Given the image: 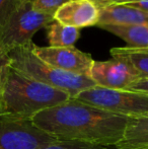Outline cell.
<instances>
[{
	"label": "cell",
	"instance_id": "obj_1",
	"mask_svg": "<svg viewBox=\"0 0 148 149\" xmlns=\"http://www.w3.org/2000/svg\"><path fill=\"white\" fill-rule=\"evenodd\" d=\"M128 120L75 98L32 118L39 129L59 141H79L106 147H115L121 141Z\"/></svg>",
	"mask_w": 148,
	"mask_h": 149
},
{
	"label": "cell",
	"instance_id": "obj_2",
	"mask_svg": "<svg viewBox=\"0 0 148 149\" xmlns=\"http://www.w3.org/2000/svg\"><path fill=\"white\" fill-rule=\"evenodd\" d=\"M70 98L67 92L22 74L9 62L4 68L0 115L32 120L39 113Z\"/></svg>",
	"mask_w": 148,
	"mask_h": 149
},
{
	"label": "cell",
	"instance_id": "obj_3",
	"mask_svg": "<svg viewBox=\"0 0 148 149\" xmlns=\"http://www.w3.org/2000/svg\"><path fill=\"white\" fill-rule=\"evenodd\" d=\"M33 41L28 45L16 48L7 54L9 65L37 81L67 92L71 98L85 89L95 86L87 75H79L53 67L40 59L33 51Z\"/></svg>",
	"mask_w": 148,
	"mask_h": 149
},
{
	"label": "cell",
	"instance_id": "obj_4",
	"mask_svg": "<svg viewBox=\"0 0 148 149\" xmlns=\"http://www.w3.org/2000/svg\"><path fill=\"white\" fill-rule=\"evenodd\" d=\"M75 100L128 119L148 115V93L128 89L93 86L75 96Z\"/></svg>",
	"mask_w": 148,
	"mask_h": 149
},
{
	"label": "cell",
	"instance_id": "obj_5",
	"mask_svg": "<svg viewBox=\"0 0 148 149\" xmlns=\"http://www.w3.org/2000/svg\"><path fill=\"white\" fill-rule=\"evenodd\" d=\"M54 20V16L39 10L34 0H24L0 31V49L8 54L16 48L28 45L38 31Z\"/></svg>",
	"mask_w": 148,
	"mask_h": 149
},
{
	"label": "cell",
	"instance_id": "obj_6",
	"mask_svg": "<svg viewBox=\"0 0 148 149\" xmlns=\"http://www.w3.org/2000/svg\"><path fill=\"white\" fill-rule=\"evenodd\" d=\"M55 141L32 120L0 115V149H37Z\"/></svg>",
	"mask_w": 148,
	"mask_h": 149
},
{
	"label": "cell",
	"instance_id": "obj_7",
	"mask_svg": "<svg viewBox=\"0 0 148 149\" xmlns=\"http://www.w3.org/2000/svg\"><path fill=\"white\" fill-rule=\"evenodd\" d=\"M88 76L97 86L109 89H127L140 79L133 65L124 57L93 61Z\"/></svg>",
	"mask_w": 148,
	"mask_h": 149
},
{
	"label": "cell",
	"instance_id": "obj_8",
	"mask_svg": "<svg viewBox=\"0 0 148 149\" xmlns=\"http://www.w3.org/2000/svg\"><path fill=\"white\" fill-rule=\"evenodd\" d=\"M33 51L40 59L53 67L79 75L89 74L93 63L91 56L74 47H39L33 45Z\"/></svg>",
	"mask_w": 148,
	"mask_h": 149
},
{
	"label": "cell",
	"instance_id": "obj_9",
	"mask_svg": "<svg viewBox=\"0 0 148 149\" xmlns=\"http://www.w3.org/2000/svg\"><path fill=\"white\" fill-rule=\"evenodd\" d=\"M54 20L79 30L81 28L97 26L99 22V8L90 0H70L55 12Z\"/></svg>",
	"mask_w": 148,
	"mask_h": 149
},
{
	"label": "cell",
	"instance_id": "obj_10",
	"mask_svg": "<svg viewBox=\"0 0 148 149\" xmlns=\"http://www.w3.org/2000/svg\"><path fill=\"white\" fill-rule=\"evenodd\" d=\"M99 8V22L97 26L120 24L135 26L148 24V12L124 4H109Z\"/></svg>",
	"mask_w": 148,
	"mask_h": 149
},
{
	"label": "cell",
	"instance_id": "obj_11",
	"mask_svg": "<svg viewBox=\"0 0 148 149\" xmlns=\"http://www.w3.org/2000/svg\"><path fill=\"white\" fill-rule=\"evenodd\" d=\"M116 149H148V115L128 120L124 135Z\"/></svg>",
	"mask_w": 148,
	"mask_h": 149
},
{
	"label": "cell",
	"instance_id": "obj_12",
	"mask_svg": "<svg viewBox=\"0 0 148 149\" xmlns=\"http://www.w3.org/2000/svg\"><path fill=\"white\" fill-rule=\"evenodd\" d=\"M101 28L121 38L127 43L128 48L132 49L148 48V24H135V26L110 24V26H103Z\"/></svg>",
	"mask_w": 148,
	"mask_h": 149
},
{
	"label": "cell",
	"instance_id": "obj_13",
	"mask_svg": "<svg viewBox=\"0 0 148 149\" xmlns=\"http://www.w3.org/2000/svg\"><path fill=\"white\" fill-rule=\"evenodd\" d=\"M48 42L51 47H73L80 36L79 29L53 20L46 26Z\"/></svg>",
	"mask_w": 148,
	"mask_h": 149
},
{
	"label": "cell",
	"instance_id": "obj_14",
	"mask_svg": "<svg viewBox=\"0 0 148 149\" xmlns=\"http://www.w3.org/2000/svg\"><path fill=\"white\" fill-rule=\"evenodd\" d=\"M112 57H124L129 60L141 78H148V53L128 47L113 48Z\"/></svg>",
	"mask_w": 148,
	"mask_h": 149
},
{
	"label": "cell",
	"instance_id": "obj_15",
	"mask_svg": "<svg viewBox=\"0 0 148 149\" xmlns=\"http://www.w3.org/2000/svg\"><path fill=\"white\" fill-rule=\"evenodd\" d=\"M37 149H112L110 147L101 145H94V144L85 143V142L79 141H57L50 143L48 145L41 146Z\"/></svg>",
	"mask_w": 148,
	"mask_h": 149
},
{
	"label": "cell",
	"instance_id": "obj_16",
	"mask_svg": "<svg viewBox=\"0 0 148 149\" xmlns=\"http://www.w3.org/2000/svg\"><path fill=\"white\" fill-rule=\"evenodd\" d=\"M24 0H0V31L16 11Z\"/></svg>",
	"mask_w": 148,
	"mask_h": 149
},
{
	"label": "cell",
	"instance_id": "obj_17",
	"mask_svg": "<svg viewBox=\"0 0 148 149\" xmlns=\"http://www.w3.org/2000/svg\"><path fill=\"white\" fill-rule=\"evenodd\" d=\"M68 1L70 0H34V3L39 10L54 16L55 12Z\"/></svg>",
	"mask_w": 148,
	"mask_h": 149
},
{
	"label": "cell",
	"instance_id": "obj_18",
	"mask_svg": "<svg viewBox=\"0 0 148 149\" xmlns=\"http://www.w3.org/2000/svg\"><path fill=\"white\" fill-rule=\"evenodd\" d=\"M8 55L4 53L0 49V108H1V100H2V84H3V70L5 66L8 64Z\"/></svg>",
	"mask_w": 148,
	"mask_h": 149
},
{
	"label": "cell",
	"instance_id": "obj_19",
	"mask_svg": "<svg viewBox=\"0 0 148 149\" xmlns=\"http://www.w3.org/2000/svg\"><path fill=\"white\" fill-rule=\"evenodd\" d=\"M128 90H133V91H141L148 93V78H141L134 82L132 85L127 88Z\"/></svg>",
	"mask_w": 148,
	"mask_h": 149
},
{
	"label": "cell",
	"instance_id": "obj_20",
	"mask_svg": "<svg viewBox=\"0 0 148 149\" xmlns=\"http://www.w3.org/2000/svg\"><path fill=\"white\" fill-rule=\"evenodd\" d=\"M124 5L132 6V7L138 8V9H140V10L148 12V0H135V1L124 4Z\"/></svg>",
	"mask_w": 148,
	"mask_h": 149
},
{
	"label": "cell",
	"instance_id": "obj_21",
	"mask_svg": "<svg viewBox=\"0 0 148 149\" xmlns=\"http://www.w3.org/2000/svg\"><path fill=\"white\" fill-rule=\"evenodd\" d=\"M133 1H135V0H105L104 3L101 4V6L109 5V4H127ZM101 6H99V7H101Z\"/></svg>",
	"mask_w": 148,
	"mask_h": 149
},
{
	"label": "cell",
	"instance_id": "obj_22",
	"mask_svg": "<svg viewBox=\"0 0 148 149\" xmlns=\"http://www.w3.org/2000/svg\"><path fill=\"white\" fill-rule=\"evenodd\" d=\"M90 1L94 2V3L97 4V6H99H99H101V4L104 3V1H105V0H90Z\"/></svg>",
	"mask_w": 148,
	"mask_h": 149
},
{
	"label": "cell",
	"instance_id": "obj_23",
	"mask_svg": "<svg viewBox=\"0 0 148 149\" xmlns=\"http://www.w3.org/2000/svg\"><path fill=\"white\" fill-rule=\"evenodd\" d=\"M137 50H140V51H143V52H147V53H148V48H144V49H137Z\"/></svg>",
	"mask_w": 148,
	"mask_h": 149
},
{
	"label": "cell",
	"instance_id": "obj_24",
	"mask_svg": "<svg viewBox=\"0 0 148 149\" xmlns=\"http://www.w3.org/2000/svg\"><path fill=\"white\" fill-rule=\"evenodd\" d=\"M112 149H116V148H112Z\"/></svg>",
	"mask_w": 148,
	"mask_h": 149
}]
</instances>
